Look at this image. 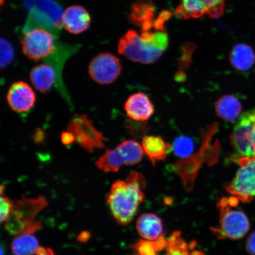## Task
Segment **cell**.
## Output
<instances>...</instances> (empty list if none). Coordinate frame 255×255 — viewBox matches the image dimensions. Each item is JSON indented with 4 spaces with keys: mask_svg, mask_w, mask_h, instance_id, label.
Returning <instances> with one entry per match:
<instances>
[{
    "mask_svg": "<svg viewBox=\"0 0 255 255\" xmlns=\"http://www.w3.org/2000/svg\"><path fill=\"white\" fill-rule=\"evenodd\" d=\"M171 17L170 12L162 11L152 27L141 30V33L129 30L120 39L118 52L133 62L151 64L157 61L169 45L165 24Z\"/></svg>",
    "mask_w": 255,
    "mask_h": 255,
    "instance_id": "cell-1",
    "label": "cell"
},
{
    "mask_svg": "<svg viewBox=\"0 0 255 255\" xmlns=\"http://www.w3.org/2000/svg\"><path fill=\"white\" fill-rule=\"evenodd\" d=\"M229 60L233 68L237 71H248L255 62L254 51L248 44L238 43L232 48L229 55Z\"/></svg>",
    "mask_w": 255,
    "mask_h": 255,
    "instance_id": "cell-17",
    "label": "cell"
},
{
    "mask_svg": "<svg viewBox=\"0 0 255 255\" xmlns=\"http://www.w3.org/2000/svg\"><path fill=\"white\" fill-rule=\"evenodd\" d=\"M89 75L101 85H108L116 81L121 72L119 59L111 53H101L91 60L88 68Z\"/></svg>",
    "mask_w": 255,
    "mask_h": 255,
    "instance_id": "cell-10",
    "label": "cell"
},
{
    "mask_svg": "<svg viewBox=\"0 0 255 255\" xmlns=\"http://www.w3.org/2000/svg\"><path fill=\"white\" fill-rule=\"evenodd\" d=\"M91 16L87 9L80 5L67 8L62 17V23L69 33L78 34L87 30L91 24Z\"/></svg>",
    "mask_w": 255,
    "mask_h": 255,
    "instance_id": "cell-14",
    "label": "cell"
},
{
    "mask_svg": "<svg viewBox=\"0 0 255 255\" xmlns=\"http://www.w3.org/2000/svg\"><path fill=\"white\" fill-rule=\"evenodd\" d=\"M22 50L31 60H44L55 52L57 44L50 31L36 28L25 33L21 41Z\"/></svg>",
    "mask_w": 255,
    "mask_h": 255,
    "instance_id": "cell-7",
    "label": "cell"
},
{
    "mask_svg": "<svg viewBox=\"0 0 255 255\" xmlns=\"http://www.w3.org/2000/svg\"><path fill=\"white\" fill-rule=\"evenodd\" d=\"M35 255H56L53 251L49 248L40 247Z\"/></svg>",
    "mask_w": 255,
    "mask_h": 255,
    "instance_id": "cell-31",
    "label": "cell"
},
{
    "mask_svg": "<svg viewBox=\"0 0 255 255\" xmlns=\"http://www.w3.org/2000/svg\"><path fill=\"white\" fill-rule=\"evenodd\" d=\"M239 200L234 196L223 197L218 203L220 213L219 225L211 231L219 239L243 238L250 228V221L244 212L235 209Z\"/></svg>",
    "mask_w": 255,
    "mask_h": 255,
    "instance_id": "cell-3",
    "label": "cell"
},
{
    "mask_svg": "<svg viewBox=\"0 0 255 255\" xmlns=\"http://www.w3.org/2000/svg\"><path fill=\"white\" fill-rule=\"evenodd\" d=\"M136 229L143 239L155 241L163 235L161 219L153 213H143L137 221Z\"/></svg>",
    "mask_w": 255,
    "mask_h": 255,
    "instance_id": "cell-16",
    "label": "cell"
},
{
    "mask_svg": "<svg viewBox=\"0 0 255 255\" xmlns=\"http://www.w3.org/2000/svg\"><path fill=\"white\" fill-rule=\"evenodd\" d=\"M146 182L138 172L129 175L126 181H118L112 185L107 197L112 214L119 224H129L145 199Z\"/></svg>",
    "mask_w": 255,
    "mask_h": 255,
    "instance_id": "cell-2",
    "label": "cell"
},
{
    "mask_svg": "<svg viewBox=\"0 0 255 255\" xmlns=\"http://www.w3.org/2000/svg\"><path fill=\"white\" fill-rule=\"evenodd\" d=\"M246 249L251 255H255V232L252 233L247 238Z\"/></svg>",
    "mask_w": 255,
    "mask_h": 255,
    "instance_id": "cell-29",
    "label": "cell"
},
{
    "mask_svg": "<svg viewBox=\"0 0 255 255\" xmlns=\"http://www.w3.org/2000/svg\"><path fill=\"white\" fill-rule=\"evenodd\" d=\"M47 205L43 196L27 198L23 196L14 202L13 212L5 222V228L9 234L17 236L22 234H34L41 228V223L36 221V216Z\"/></svg>",
    "mask_w": 255,
    "mask_h": 255,
    "instance_id": "cell-4",
    "label": "cell"
},
{
    "mask_svg": "<svg viewBox=\"0 0 255 255\" xmlns=\"http://www.w3.org/2000/svg\"><path fill=\"white\" fill-rule=\"evenodd\" d=\"M194 45L193 44L187 43L185 44L183 47V55L181 56L180 60V66L181 68L184 69L189 65V62L194 52Z\"/></svg>",
    "mask_w": 255,
    "mask_h": 255,
    "instance_id": "cell-28",
    "label": "cell"
},
{
    "mask_svg": "<svg viewBox=\"0 0 255 255\" xmlns=\"http://www.w3.org/2000/svg\"><path fill=\"white\" fill-rule=\"evenodd\" d=\"M225 8V0H181L175 14L183 20L199 18L203 16L216 19L224 13Z\"/></svg>",
    "mask_w": 255,
    "mask_h": 255,
    "instance_id": "cell-8",
    "label": "cell"
},
{
    "mask_svg": "<svg viewBox=\"0 0 255 255\" xmlns=\"http://www.w3.org/2000/svg\"><path fill=\"white\" fill-rule=\"evenodd\" d=\"M14 202L6 197H1V222L4 223L8 221L13 212Z\"/></svg>",
    "mask_w": 255,
    "mask_h": 255,
    "instance_id": "cell-27",
    "label": "cell"
},
{
    "mask_svg": "<svg viewBox=\"0 0 255 255\" xmlns=\"http://www.w3.org/2000/svg\"><path fill=\"white\" fill-rule=\"evenodd\" d=\"M235 177L226 187V191L239 202L249 203L255 197V157H239Z\"/></svg>",
    "mask_w": 255,
    "mask_h": 255,
    "instance_id": "cell-6",
    "label": "cell"
},
{
    "mask_svg": "<svg viewBox=\"0 0 255 255\" xmlns=\"http://www.w3.org/2000/svg\"><path fill=\"white\" fill-rule=\"evenodd\" d=\"M173 148L175 154L178 157L187 158L194 151V142L190 137L179 136L175 139Z\"/></svg>",
    "mask_w": 255,
    "mask_h": 255,
    "instance_id": "cell-25",
    "label": "cell"
},
{
    "mask_svg": "<svg viewBox=\"0 0 255 255\" xmlns=\"http://www.w3.org/2000/svg\"><path fill=\"white\" fill-rule=\"evenodd\" d=\"M166 242L164 236L155 241L139 239L132 245L133 255H159V252L165 248Z\"/></svg>",
    "mask_w": 255,
    "mask_h": 255,
    "instance_id": "cell-23",
    "label": "cell"
},
{
    "mask_svg": "<svg viewBox=\"0 0 255 255\" xmlns=\"http://www.w3.org/2000/svg\"><path fill=\"white\" fill-rule=\"evenodd\" d=\"M128 117L136 121L150 119L154 113V106L147 95L139 92L130 96L124 104Z\"/></svg>",
    "mask_w": 255,
    "mask_h": 255,
    "instance_id": "cell-13",
    "label": "cell"
},
{
    "mask_svg": "<svg viewBox=\"0 0 255 255\" xmlns=\"http://www.w3.org/2000/svg\"><path fill=\"white\" fill-rule=\"evenodd\" d=\"M68 130L74 135L75 142L88 152H92L95 148H104V136L95 128L85 115L73 117Z\"/></svg>",
    "mask_w": 255,
    "mask_h": 255,
    "instance_id": "cell-9",
    "label": "cell"
},
{
    "mask_svg": "<svg viewBox=\"0 0 255 255\" xmlns=\"http://www.w3.org/2000/svg\"><path fill=\"white\" fill-rule=\"evenodd\" d=\"M39 247L37 239L28 233L15 236L11 244L14 255H35Z\"/></svg>",
    "mask_w": 255,
    "mask_h": 255,
    "instance_id": "cell-21",
    "label": "cell"
},
{
    "mask_svg": "<svg viewBox=\"0 0 255 255\" xmlns=\"http://www.w3.org/2000/svg\"><path fill=\"white\" fill-rule=\"evenodd\" d=\"M4 0H1V5H2L3 4H4Z\"/></svg>",
    "mask_w": 255,
    "mask_h": 255,
    "instance_id": "cell-34",
    "label": "cell"
},
{
    "mask_svg": "<svg viewBox=\"0 0 255 255\" xmlns=\"http://www.w3.org/2000/svg\"><path fill=\"white\" fill-rule=\"evenodd\" d=\"M116 148L125 165H133L139 163L144 155L142 146L132 140L123 141Z\"/></svg>",
    "mask_w": 255,
    "mask_h": 255,
    "instance_id": "cell-20",
    "label": "cell"
},
{
    "mask_svg": "<svg viewBox=\"0 0 255 255\" xmlns=\"http://www.w3.org/2000/svg\"><path fill=\"white\" fill-rule=\"evenodd\" d=\"M30 77L32 84L41 93H46L54 85L61 92L63 97L70 103V99L64 87L62 75L52 65L45 62L31 70Z\"/></svg>",
    "mask_w": 255,
    "mask_h": 255,
    "instance_id": "cell-11",
    "label": "cell"
},
{
    "mask_svg": "<svg viewBox=\"0 0 255 255\" xmlns=\"http://www.w3.org/2000/svg\"><path fill=\"white\" fill-rule=\"evenodd\" d=\"M7 98L9 107L18 113H27L36 102V95L33 89L23 81L15 82L11 86Z\"/></svg>",
    "mask_w": 255,
    "mask_h": 255,
    "instance_id": "cell-12",
    "label": "cell"
},
{
    "mask_svg": "<svg viewBox=\"0 0 255 255\" xmlns=\"http://www.w3.org/2000/svg\"><path fill=\"white\" fill-rule=\"evenodd\" d=\"M14 52L13 47L7 40L1 39V67L6 68L13 61Z\"/></svg>",
    "mask_w": 255,
    "mask_h": 255,
    "instance_id": "cell-26",
    "label": "cell"
},
{
    "mask_svg": "<svg viewBox=\"0 0 255 255\" xmlns=\"http://www.w3.org/2000/svg\"><path fill=\"white\" fill-rule=\"evenodd\" d=\"M215 107L218 116L229 122L240 117L242 108L240 101L233 95L223 96L216 101Z\"/></svg>",
    "mask_w": 255,
    "mask_h": 255,
    "instance_id": "cell-19",
    "label": "cell"
},
{
    "mask_svg": "<svg viewBox=\"0 0 255 255\" xmlns=\"http://www.w3.org/2000/svg\"><path fill=\"white\" fill-rule=\"evenodd\" d=\"M34 136L35 141L39 143L43 141V133L40 129H37V131L35 133Z\"/></svg>",
    "mask_w": 255,
    "mask_h": 255,
    "instance_id": "cell-32",
    "label": "cell"
},
{
    "mask_svg": "<svg viewBox=\"0 0 255 255\" xmlns=\"http://www.w3.org/2000/svg\"><path fill=\"white\" fill-rule=\"evenodd\" d=\"M62 142L64 144L68 145L73 142H75L74 135L71 132L67 131L63 132L62 134Z\"/></svg>",
    "mask_w": 255,
    "mask_h": 255,
    "instance_id": "cell-30",
    "label": "cell"
},
{
    "mask_svg": "<svg viewBox=\"0 0 255 255\" xmlns=\"http://www.w3.org/2000/svg\"><path fill=\"white\" fill-rule=\"evenodd\" d=\"M155 7L151 1L136 3L132 6L129 15L130 23L141 28V30L148 29L155 23Z\"/></svg>",
    "mask_w": 255,
    "mask_h": 255,
    "instance_id": "cell-15",
    "label": "cell"
},
{
    "mask_svg": "<svg viewBox=\"0 0 255 255\" xmlns=\"http://www.w3.org/2000/svg\"><path fill=\"white\" fill-rule=\"evenodd\" d=\"M123 165V159L117 148L107 149L95 162L96 167L105 173L117 172Z\"/></svg>",
    "mask_w": 255,
    "mask_h": 255,
    "instance_id": "cell-24",
    "label": "cell"
},
{
    "mask_svg": "<svg viewBox=\"0 0 255 255\" xmlns=\"http://www.w3.org/2000/svg\"><path fill=\"white\" fill-rule=\"evenodd\" d=\"M188 244L180 231H175L167 239L165 255H202L199 251H192L194 247Z\"/></svg>",
    "mask_w": 255,
    "mask_h": 255,
    "instance_id": "cell-22",
    "label": "cell"
},
{
    "mask_svg": "<svg viewBox=\"0 0 255 255\" xmlns=\"http://www.w3.org/2000/svg\"><path fill=\"white\" fill-rule=\"evenodd\" d=\"M233 148L239 157H255V108L242 114L231 136Z\"/></svg>",
    "mask_w": 255,
    "mask_h": 255,
    "instance_id": "cell-5",
    "label": "cell"
},
{
    "mask_svg": "<svg viewBox=\"0 0 255 255\" xmlns=\"http://www.w3.org/2000/svg\"><path fill=\"white\" fill-rule=\"evenodd\" d=\"M90 237V234L87 232H83L80 235L78 239L81 242H86L88 240V239Z\"/></svg>",
    "mask_w": 255,
    "mask_h": 255,
    "instance_id": "cell-33",
    "label": "cell"
},
{
    "mask_svg": "<svg viewBox=\"0 0 255 255\" xmlns=\"http://www.w3.org/2000/svg\"><path fill=\"white\" fill-rule=\"evenodd\" d=\"M142 147L154 165L156 162L164 160L168 153L173 149L170 143H165L160 137L154 136L145 137L142 141Z\"/></svg>",
    "mask_w": 255,
    "mask_h": 255,
    "instance_id": "cell-18",
    "label": "cell"
}]
</instances>
